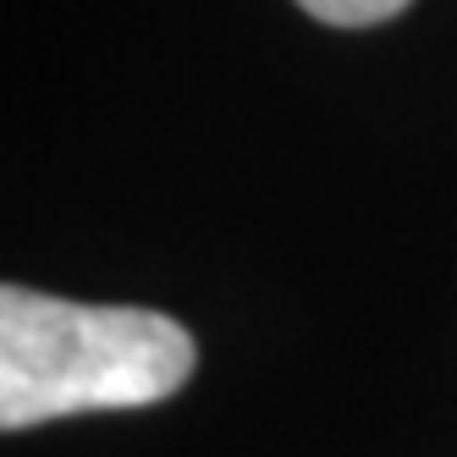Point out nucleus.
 <instances>
[{
  "instance_id": "nucleus-1",
  "label": "nucleus",
  "mask_w": 457,
  "mask_h": 457,
  "mask_svg": "<svg viewBox=\"0 0 457 457\" xmlns=\"http://www.w3.org/2000/svg\"><path fill=\"white\" fill-rule=\"evenodd\" d=\"M199 347L171 314L0 292V424L34 430L72 413L149 408L187 386Z\"/></svg>"
},
{
  "instance_id": "nucleus-2",
  "label": "nucleus",
  "mask_w": 457,
  "mask_h": 457,
  "mask_svg": "<svg viewBox=\"0 0 457 457\" xmlns=\"http://www.w3.org/2000/svg\"><path fill=\"white\" fill-rule=\"evenodd\" d=\"M298 6L331 28H375L386 17H397L408 0H298Z\"/></svg>"
}]
</instances>
